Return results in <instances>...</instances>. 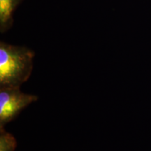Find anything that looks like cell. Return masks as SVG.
I'll return each instance as SVG.
<instances>
[{"instance_id": "6da1fadb", "label": "cell", "mask_w": 151, "mask_h": 151, "mask_svg": "<svg viewBox=\"0 0 151 151\" xmlns=\"http://www.w3.org/2000/svg\"><path fill=\"white\" fill-rule=\"evenodd\" d=\"M34 52L24 47L0 43V88H20L31 76Z\"/></svg>"}, {"instance_id": "277c9868", "label": "cell", "mask_w": 151, "mask_h": 151, "mask_svg": "<svg viewBox=\"0 0 151 151\" xmlns=\"http://www.w3.org/2000/svg\"><path fill=\"white\" fill-rule=\"evenodd\" d=\"M17 146L16 138L9 132L0 127V151H15Z\"/></svg>"}, {"instance_id": "3957f363", "label": "cell", "mask_w": 151, "mask_h": 151, "mask_svg": "<svg viewBox=\"0 0 151 151\" xmlns=\"http://www.w3.org/2000/svg\"><path fill=\"white\" fill-rule=\"evenodd\" d=\"M18 0H0V25L1 31L10 24L13 11L18 3Z\"/></svg>"}, {"instance_id": "7a4b0ae2", "label": "cell", "mask_w": 151, "mask_h": 151, "mask_svg": "<svg viewBox=\"0 0 151 151\" xmlns=\"http://www.w3.org/2000/svg\"><path fill=\"white\" fill-rule=\"evenodd\" d=\"M38 99L37 95L22 92L20 88H0V127H4L23 109Z\"/></svg>"}]
</instances>
